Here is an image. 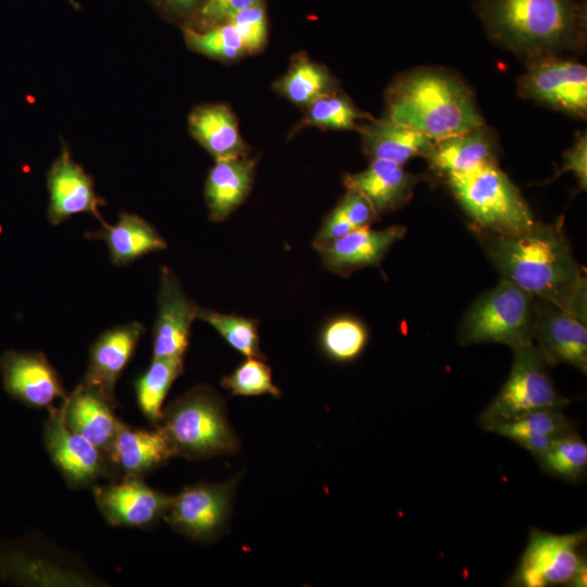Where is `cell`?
Wrapping results in <instances>:
<instances>
[{
    "label": "cell",
    "instance_id": "obj_35",
    "mask_svg": "<svg viewBox=\"0 0 587 587\" xmlns=\"http://www.w3.org/2000/svg\"><path fill=\"white\" fill-rule=\"evenodd\" d=\"M184 38L189 49L221 61H234L246 54L242 41L229 22L203 29L185 27Z\"/></svg>",
    "mask_w": 587,
    "mask_h": 587
},
{
    "label": "cell",
    "instance_id": "obj_27",
    "mask_svg": "<svg viewBox=\"0 0 587 587\" xmlns=\"http://www.w3.org/2000/svg\"><path fill=\"white\" fill-rule=\"evenodd\" d=\"M360 129L364 151L371 160H385L399 165L415 157L427 158L435 143L420 132L389 118L372 121Z\"/></svg>",
    "mask_w": 587,
    "mask_h": 587
},
{
    "label": "cell",
    "instance_id": "obj_9",
    "mask_svg": "<svg viewBox=\"0 0 587 587\" xmlns=\"http://www.w3.org/2000/svg\"><path fill=\"white\" fill-rule=\"evenodd\" d=\"M240 475L220 483H198L171 496L163 520L175 532L200 542H211L227 529L234 492Z\"/></svg>",
    "mask_w": 587,
    "mask_h": 587
},
{
    "label": "cell",
    "instance_id": "obj_5",
    "mask_svg": "<svg viewBox=\"0 0 587 587\" xmlns=\"http://www.w3.org/2000/svg\"><path fill=\"white\" fill-rule=\"evenodd\" d=\"M539 298L500 278L462 316L458 340L462 346L502 344L514 350L533 342Z\"/></svg>",
    "mask_w": 587,
    "mask_h": 587
},
{
    "label": "cell",
    "instance_id": "obj_39",
    "mask_svg": "<svg viewBox=\"0 0 587 587\" xmlns=\"http://www.w3.org/2000/svg\"><path fill=\"white\" fill-rule=\"evenodd\" d=\"M338 205L354 229L370 226L378 217L371 202L354 190H348Z\"/></svg>",
    "mask_w": 587,
    "mask_h": 587
},
{
    "label": "cell",
    "instance_id": "obj_20",
    "mask_svg": "<svg viewBox=\"0 0 587 587\" xmlns=\"http://www.w3.org/2000/svg\"><path fill=\"white\" fill-rule=\"evenodd\" d=\"M107 457L116 479L139 476L164 465L173 455L171 446L158 427L149 430L118 422Z\"/></svg>",
    "mask_w": 587,
    "mask_h": 587
},
{
    "label": "cell",
    "instance_id": "obj_31",
    "mask_svg": "<svg viewBox=\"0 0 587 587\" xmlns=\"http://www.w3.org/2000/svg\"><path fill=\"white\" fill-rule=\"evenodd\" d=\"M367 339L365 325L355 317L344 315L324 325L320 345L329 359L345 363L355 360L363 352Z\"/></svg>",
    "mask_w": 587,
    "mask_h": 587
},
{
    "label": "cell",
    "instance_id": "obj_36",
    "mask_svg": "<svg viewBox=\"0 0 587 587\" xmlns=\"http://www.w3.org/2000/svg\"><path fill=\"white\" fill-rule=\"evenodd\" d=\"M265 359L247 358L221 384L233 396L271 395L279 398L280 389L273 383L272 370Z\"/></svg>",
    "mask_w": 587,
    "mask_h": 587
},
{
    "label": "cell",
    "instance_id": "obj_25",
    "mask_svg": "<svg viewBox=\"0 0 587 587\" xmlns=\"http://www.w3.org/2000/svg\"><path fill=\"white\" fill-rule=\"evenodd\" d=\"M86 237L105 242L111 261L115 265H127L151 252L166 248L165 239L145 218L137 214L122 212L114 225L102 224Z\"/></svg>",
    "mask_w": 587,
    "mask_h": 587
},
{
    "label": "cell",
    "instance_id": "obj_43",
    "mask_svg": "<svg viewBox=\"0 0 587 587\" xmlns=\"http://www.w3.org/2000/svg\"><path fill=\"white\" fill-rule=\"evenodd\" d=\"M569 586L572 587H586L587 586V560L586 558L580 562L572 582Z\"/></svg>",
    "mask_w": 587,
    "mask_h": 587
},
{
    "label": "cell",
    "instance_id": "obj_42",
    "mask_svg": "<svg viewBox=\"0 0 587 587\" xmlns=\"http://www.w3.org/2000/svg\"><path fill=\"white\" fill-rule=\"evenodd\" d=\"M164 5L178 13L191 11L199 0H160Z\"/></svg>",
    "mask_w": 587,
    "mask_h": 587
},
{
    "label": "cell",
    "instance_id": "obj_37",
    "mask_svg": "<svg viewBox=\"0 0 587 587\" xmlns=\"http://www.w3.org/2000/svg\"><path fill=\"white\" fill-rule=\"evenodd\" d=\"M238 33L246 53L261 51L267 39V17L262 2L236 12L228 21Z\"/></svg>",
    "mask_w": 587,
    "mask_h": 587
},
{
    "label": "cell",
    "instance_id": "obj_21",
    "mask_svg": "<svg viewBox=\"0 0 587 587\" xmlns=\"http://www.w3.org/2000/svg\"><path fill=\"white\" fill-rule=\"evenodd\" d=\"M416 183L417 177L402 165L385 160H372L366 170L344 177L347 190L363 195L378 215L405 204Z\"/></svg>",
    "mask_w": 587,
    "mask_h": 587
},
{
    "label": "cell",
    "instance_id": "obj_33",
    "mask_svg": "<svg viewBox=\"0 0 587 587\" xmlns=\"http://www.w3.org/2000/svg\"><path fill=\"white\" fill-rule=\"evenodd\" d=\"M537 461L552 476L569 482L579 480L587 472V444L573 432L557 440Z\"/></svg>",
    "mask_w": 587,
    "mask_h": 587
},
{
    "label": "cell",
    "instance_id": "obj_41",
    "mask_svg": "<svg viewBox=\"0 0 587 587\" xmlns=\"http://www.w3.org/2000/svg\"><path fill=\"white\" fill-rule=\"evenodd\" d=\"M354 230L342 210L337 204L325 217L313 243H322L345 236Z\"/></svg>",
    "mask_w": 587,
    "mask_h": 587
},
{
    "label": "cell",
    "instance_id": "obj_8",
    "mask_svg": "<svg viewBox=\"0 0 587 587\" xmlns=\"http://www.w3.org/2000/svg\"><path fill=\"white\" fill-rule=\"evenodd\" d=\"M585 542V529L552 534L532 528L525 550L508 585L569 586L580 562L586 558L583 549Z\"/></svg>",
    "mask_w": 587,
    "mask_h": 587
},
{
    "label": "cell",
    "instance_id": "obj_4",
    "mask_svg": "<svg viewBox=\"0 0 587 587\" xmlns=\"http://www.w3.org/2000/svg\"><path fill=\"white\" fill-rule=\"evenodd\" d=\"M480 13L496 36L526 49L561 45L585 24L576 0H480Z\"/></svg>",
    "mask_w": 587,
    "mask_h": 587
},
{
    "label": "cell",
    "instance_id": "obj_24",
    "mask_svg": "<svg viewBox=\"0 0 587 587\" xmlns=\"http://www.w3.org/2000/svg\"><path fill=\"white\" fill-rule=\"evenodd\" d=\"M190 135L215 160L248 155L234 112L224 103L196 107L188 116Z\"/></svg>",
    "mask_w": 587,
    "mask_h": 587
},
{
    "label": "cell",
    "instance_id": "obj_17",
    "mask_svg": "<svg viewBox=\"0 0 587 587\" xmlns=\"http://www.w3.org/2000/svg\"><path fill=\"white\" fill-rule=\"evenodd\" d=\"M47 214L52 225L85 212L105 223L99 212L104 201L96 193L90 175L72 159L65 146L47 173Z\"/></svg>",
    "mask_w": 587,
    "mask_h": 587
},
{
    "label": "cell",
    "instance_id": "obj_23",
    "mask_svg": "<svg viewBox=\"0 0 587 587\" xmlns=\"http://www.w3.org/2000/svg\"><path fill=\"white\" fill-rule=\"evenodd\" d=\"M61 403L66 425L107 454L120 422L115 408L82 383Z\"/></svg>",
    "mask_w": 587,
    "mask_h": 587
},
{
    "label": "cell",
    "instance_id": "obj_38",
    "mask_svg": "<svg viewBox=\"0 0 587 587\" xmlns=\"http://www.w3.org/2000/svg\"><path fill=\"white\" fill-rule=\"evenodd\" d=\"M263 0H207L199 10L198 21L205 28L228 22L238 11Z\"/></svg>",
    "mask_w": 587,
    "mask_h": 587
},
{
    "label": "cell",
    "instance_id": "obj_12",
    "mask_svg": "<svg viewBox=\"0 0 587 587\" xmlns=\"http://www.w3.org/2000/svg\"><path fill=\"white\" fill-rule=\"evenodd\" d=\"M97 508L115 527L151 528L163 520L171 495L149 486L143 477L129 476L92 487Z\"/></svg>",
    "mask_w": 587,
    "mask_h": 587
},
{
    "label": "cell",
    "instance_id": "obj_14",
    "mask_svg": "<svg viewBox=\"0 0 587 587\" xmlns=\"http://www.w3.org/2000/svg\"><path fill=\"white\" fill-rule=\"evenodd\" d=\"M199 308L184 292L174 272L162 267L158 292V314L152 332V358L184 359L190 338L191 324Z\"/></svg>",
    "mask_w": 587,
    "mask_h": 587
},
{
    "label": "cell",
    "instance_id": "obj_26",
    "mask_svg": "<svg viewBox=\"0 0 587 587\" xmlns=\"http://www.w3.org/2000/svg\"><path fill=\"white\" fill-rule=\"evenodd\" d=\"M488 432L514 441L537 459L575 428L563 409H544L495 424Z\"/></svg>",
    "mask_w": 587,
    "mask_h": 587
},
{
    "label": "cell",
    "instance_id": "obj_30",
    "mask_svg": "<svg viewBox=\"0 0 587 587\" xmlns=\"http://www.w3.org/2000/svg\"><path fill=\"white\" fill-rule=\"evenodd\" d=\"M334 86L328 70L303 54L296 55L286 74L274 84L278 93L304 107L333 91Z\"/></svg>",
    "mask_w": 587,
    "mask_h": 587
},
{
    "label": "cell",
    "instance_id": "obj_2",
    "mask_svg": "<svg viewBox=\"0 0 587 587\" xmlns=\"http://www.w3.org/2000/svg\"><path fill=\"white\" fill-rule=\"evenodd\" d=\"M387 118L434 141L483 126L469 91L435 72H419L398 82L389 91Z\"/></svg>",
    "mask_w": 587,
    "mask_h": 587
},
{
    "label": "cell",
    "instance_id": "obj_6",
    "mask_svg": "<svg viewBox=\"0 0 587 587\" xmlns=\"http://www.w3.org/2000/svg\"><path fill=\"white\" fill-rule=\"evenodd\" d=\"M448 183L476 229L509 235L536 222L519 189L496 162L449 175Z\"/></svg>",
    "mask_w": 587,
    "mask_h": 587
},
{
    "label": "cell",
    "instance_id": "obj_16",
    "mask_svg": "<svg viewBox=\"0 0 587 587\" xmlns=\"http://www.w3.org/2000/svg\"><path fill=\"white\" fill-rule=\"evenodd\" d=\"M145 332L139 322H129L103 332L91 345L82 384L100 394L116 408L117 380L129 363Z\"/></svg>",
    "mask_w": 587,
    "mask_h": 587
},
{
    "label": "cell",
    "instance_id": "obj_32",
    "mask_svg": "<svg viewBox=\"0 0 587 587\" xmlns=\"http://www.w3.org/2000/svg\"><path fill=\"white\" fill-rule=\"evenodd\" d=\"M365 114L360 112L349 99L335 90L325 93L307 107L304 116L295 130L303 127L326 129H357Z\"/></svg>",
    "mask_w": 587,
    "mask_h": 587
},
{
    "label": "cell",
    "instance_id": "obj_34",
    "mask_svg": "<svg viewBox=\"0 0 587 587\" xmlns=\"http://www.w3.org/2000/svg\"><path fill=\"white\" fill-rule=\"evenodd\" d=\"M198 319L211 325L226 342L246 358L265 359L260 350L258 321L199 308Z\"/></svg>",
    "mask_w": 587,
    "mask_h": 587
},
{
    "label": "cell",
    "instance_id": "obj_29",
    "mask_svg": "<svg viewBox=\"0 0 587 587\" xmlns=\"http://www.w3.org/2000/svg\"><path fill=\"white\" fill-rule=\"evenodd\" d=\"M183 371L182 358H152L148 369L135 382L138 408L154 428L161 424L164 400Z\"/></svg>",
    "mask_w": 587,
    "mask_h": 587
},
{
    "label": "cell",
    "instance_id": "obj_13",
    "mask_svg": "<svg viewBox=\"0 0 587 587\" xmlns=\"http://www.w3.org/2000/svg\"><path fill=\"white\" fill-rule=\"evenodd\" d=\"M0 372L5 391L29 408L49 409L67 396L58 371L42 352L5 351L0 357Z\"/></svg>",
    "mask_w": 587,
    "mask_h": 587
},
{
    "label": "cell",
    "instance_id": "obj_1",
    "mask_svg": "<svg viewBox=\"0 0 587 587\" xmlns=\"http://www.w3.org/2000/svg\"><path fill=\"white\" fill-rule=\"evenodd\" d=\"M475 233L501 278L586 322V276L572 253L562 218L535 222L516 234Z\"/></svg>",
    "mask_w": 587,
    "mask_h": 587
},
{
    "label": "cell",
    "instance_id": "obj_15",
    "mask_svg": "<svg viewBox=\"0 0 587 587\" xmlns=\"http://www.w3.org/2000/svg\"><path fill=\"white\" fill-rule=\"evenodd\" d=\"M533 342L549 365L569 364L587 373L586 322L572 313L539 299Z\"/></svg>",
    "mask_w": 587,
    "mask_h": 587
},
{
    "label": "cell",
    "instance_id": "obj_22",
    "mask_svg": "<svg viewBox=\"0 0 587 587\" xmlns=\"http://www.w3.org/2000/svg\"><path fill=\"white\" fill-rule=\"evenodd\" d=\"M257 160L232 157L215 160L204 185L209 217L213 222L226 220L248 197Z\"/></svg>",
    "mask_w": 587,
    "mask_h": 587
},
{
    "label": "cell",
    "instance_id": "obj_19",
    "mask_svg": "<svg viewBox=\"0 0 587 587\" xmlns=\"http://www.w3.org/2000/svg\"><path fill=\"white\" fill-rule=\"evenodd\" d=\"M525 88L535 98L575 114L587 109V67L584 64L544 60L525 77Z\"/></svg>",
    "mask_w": 587,
    "mask_h": 587
},
{
    "label": "cell",
    "instance_id": "obj_18",
    "mask_svg": "<svg viewBox=\"0 0 587 587\" xmlns=\"http://www.w3.org/2000/svg\"><path fill=\"white\" fill-rule=\"evenodd\" d=\"M407 229L399 225L385 229L366 226L351 230L340 238L312 246L320 253L324 268L349 276L360 268L378 266L389 249L402 239Z\"/></svg>",
    "mask_w": 587,
    "mask_h": 587
},
{
    "label": "cell",
    "instance_id": "obj_11",
    "mask_svg": "<svg viewBox=\"0 0 587 587\" xmlns=\"http://www.w3.org/2000/svg\"><path fill=\"white\" fill-rule=\"evenodd\" d=\"M0 578L21 585H101L82 563L49 542L39 550L24 541L0 544Z\"/></svg>",
    "mask_w": 587,
    "mask_h": 587
},
{
    "label": "cell",
    "instance_id": "obj_10",
    "mask_svg": "<svg viewBox=\"0 0 587 587\" xmlns=\"http://www.w3.org/2000/svg\"><path fill=\"white\" fill-rule=\"evenodd\" d=\"M47 410L45 448L66 485L84 489L96 486L102 478L116 479L105 452L66 425L62 403Z\"/></svg>",
    "mask_w": 587,
    "mask_h": 587
},
{
    "label": "cell",
    "instance_id": "obj_28",
    "mask_svg": "<svg viewBox=\"0 0 587 587\" xmlns=\"http://www.w3.org/2000/svg\"><path fill=\"white\" fill-rule=\"evenodd\" d=\"M482 127L435 141L427 155L430 165L449 176L495 162L492 142Z\"/></svg>",
    "mask_w": 587,
    "mask_h": 587
},
{
    "label": "cell",
    "instance_id": "obj_3",
    "mask_svg": "<svg viewBox=\"0 0 587 587\" xmlns=\"http://www.w3.org/2000/svg\"><path fill=\"white\" fill-rule=\"evenodd\" d=\"M159 428L173 455L190 461L232 454L239 449L224 400L205 384L193 386L166 405Z\"/></svg>",
    "mask_w": 587,
    "mask_h": 587
},
{
    "label": "cell",
    "instance_id": "obj_7",
    "mask_svg": "<svg viewBox=\"0 0 587 587\" xmlns=\"http://www.w3.org/2000/svg\"><path fill=\"white\" fill-rule=\"evenodd\" d=\"M509 376L478 417L488 430L492 425L544 409H564L571 399L562 396L549 374V363L534 342L512 350Z\"/></svg>",
    "mask_w": 587,
    "mask_h": 587
},
{
    "label": "cell",
    "instance_id": "obj_40",
    "mask_svg": "<svg viewBox=\"0 0 587 587\" xmlns=\"http://www.w3.org/2000/svg\"><path fill=\"white\" fill-rule=\"evenodd\" d=\"M571 171L577 177L583 189L587 186V138L580 135L574 146L564 154L560 173Z\"/></svg>",
    "mask_w": 587,
    "mask_h": 587
}]
</instances>
